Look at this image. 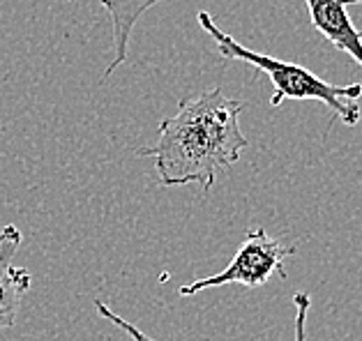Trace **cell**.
Wrapping results in <instances>:
<instances>
[{"instance_id":"1","label":"cell","mask_w":362,"mask_h":341,"mask_svg":"<svg viewBox=\"0 0 362 341\" xmlns=\"http://www.w3.org/2000/svg\"><path fill=\"white\" fill-rule=\"evenodd\" d=\"M245 102L231 100L222 88L180 100L178 111L157 127V141L136 150L153 157L157 180L164 187L197 185L215 187L217 173L240 160L250 138L240 129Z\"/></svg>"},{"instance_id":"2","label":"cell","mask_w":362,"mask_h":341,"mask_svg":"<svg viewBox=\"0 0 362 341\" xmlns=\"http://www.w3.org/2000/svg\"><path fill=\"white\" fill-rule=\"evenodd\" d=\"M199 25L203 28V32L210 35V40L215 42V49L219 51L222 58L233 60V63H247L270 78V83L275 85L270 107H279L284 100H296V102L316 100L325 104L328 109H332L334 118H339L344 125L356 127L360 122L358 100L362 97V83H349V85L328 83L305 65L286 63V60H279L275 56L247 49L245 44H240L231 35L219 28L215 16L208 14L206 10L199 12Z\"/></svg>"},{"instance_id":"3","label":"cell","mask_w":362,"mask_h":341,"mask_svg":"<svg viewBox=\"0 0 362 341\" xmlns=\"http://www.w3.org/2000/svg\"><path fill=\"white\" fill-rule=\"evenodd\" d=\"M288 256H296V247H286V244H281L279 240L270 238L261 226H254V229L245 233L243 244L238 247L231 263H228L222 273L180 286L178 295L189 297V295L206 291V288H219L228 284L259 288L263 284H268L272 275H277L279 279H286L284 261Z\"/></svg>"},{"instance_id":"4","label":"cell","mask_w":362,"mask_h":341,"mask_svg":"<svg viewBox=\"0 0 362 341\" xmlns=\"http://www.w3.org/2000/svg\"><path fill=\"white\" fill-rule=\"evenodd\" d=\"M21 242L23 235L14 224L0 229V332L10 330L16 323L21 302L33 284L28 270L14 265V256Z\"/></svg>"},{"instance_id":"5","label":"cell","mask_w":362,"mask_h":341,"mask_svg":"<svg viewBox=\"0 0 362 341\" xmlns=\"http://www.w3.org/2000/svg\"><path fill=\"white\" fill-rule=\"evenodd\" d=\"M305 3L316 32L362 67V30L356 28L346 10L349 5H362V0H305Z\"/></svg>"},{"instance_id":"6","label":"cell","mask_w":362,"mask_h":341,"mask_svg":"<svg viewBox=\"0 0 362 341\" xmlns=\"http://www.w3.org/2000/svg\"><path fill=\"white\" fill-rule=\"evenodd\" d=\"M100 3L107 7V12L111 16V25H113V49H116V54H113L111 65L107 67V72H104V78H109L127 60L129 40L139 19L150 7H155L157 3H164V0H100Z\"/></svg>"},{"instance_id":"7","label":"cell","mask_w":362,"mask_h":341,"mask_svg":"<svg viewBox=\"0 0 362 341\" xmlns=\"http://www.w3.org/2000/svg\"><path fill=\"white\" fill-rule=\"evenodd\" d=\"M95 309H97V313H100V316H104L107 321H111L113 325H116L118 330H122L125 332V335L132 339V341H160V339H153V337H148L146 332H141L139 328H134L132 325L129 321H125L122 316H118L116 311H113L107 302H102V300H95Z\"/></svg>"},{"instance_id":"8","label":"cell","mask_w":362,"mask_h":341,"mask_svg":"<svg viewBox=\"0 0 362 341\" xmlns=\"http://www.w3.org/2000/svg\"><path fill=\"white\" fill-rule=\"evenodd\" d=\"M293 304H296L293 341H307V313H309V307H312V295L300 291L293 295Z\"/></svg>"}]
</instances>
